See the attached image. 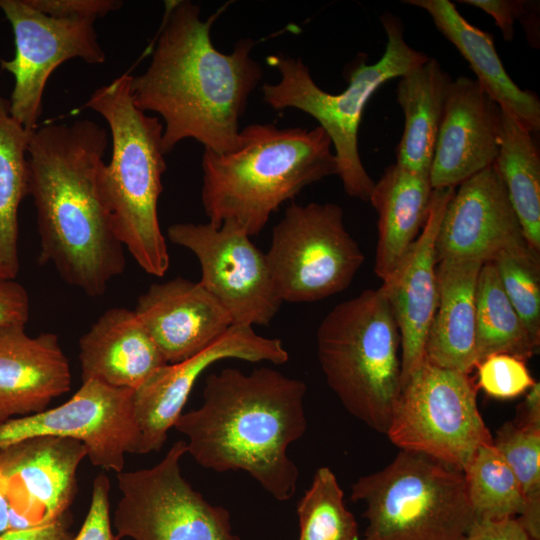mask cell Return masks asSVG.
<instances>
[{
    "mask_svg": "<svg viewBox=\"0 0 540 540\" xmlns=\"http://www.w3.org/2000/svg\"><path fill=\"white\" fill-rule=\"evenodd\" d=\"M134 311L168 364L195 356L233 325L228 311L199 282L180 276L152 284Z\"/></svg>",
    "mask_w": 540,
    "mask_h": 540,
    "instance_id": "20",
    "label": "cell"
},
{
    "mask_svg": "<svg viewBox=\"0 0 540 540\" xmlns=\"http://www.w3.org/2000/svg\"><path fill=\"white\" fill-rule=\"evenodd\" d=\"M305 394L303 381L272 368H225L206 378L202 405L182 413L174 428L202 467L247 472L286 501L297 487L298 468L287 449L307 429Z\"/></svg>",
    "mask_w": 540,
    "mask_h": 540,
    "instance_id": "3",
    "label": "cell"
},
{
    "mask_svg": "<svg viewBox=\"0 0 540 540\" xmlns=\"http://www.w3.org/2000/svg\"><path fill=\"white\" fill-rule=\"evenodd\" d=\"M451 76L435 58L400 77L397 102L405 125L396 150V163L429 174Z\"/></svg>",
    "mask_w": 540,
    "mask_h": 540,
    "instance_id": "26",
    "label": "cell"
},
{
    "mask_svg": "<svg viewBox=\"0 0 540 540\" xmlns=\"http://www.w3.org/2000/svg\"><path fill=\"white\" fill-rule=\"evenodd\" d=\"M0 9L12 26L15 40L14 57L1 60L2 69L15 78L10 114L33 131L41 116L46 83L60 64L73 58L89 64L105 61L94 26L96 19L51 17L26 0H0Z\"/></svg>",
    "mask_w": 540,
    "mask_h": 540,
    "instance_id": "13",
    "label": "cell"
},
{
    "mask_svg": "<svg viewBox=\"0 0 540 540\" xmlns=\"http://www.w3.org/2000/svg\"><path fill=\"white\" fill-rule=\"evenodd\" d=\"M131 76L123 74L96 89L85 107L108 123L111 160L98 170L101 200L115 234L148 274L161 277L170 256L158 218V200L166 171L163 124L134 104Z\"/></svg>",
    "mask_w": 540,
    "mask_h": 540,
    "instance_id": "5",
    "label": "cell"
},
{
    "mask_svg": "<svg viewBox=\"0 0 540 540\" xmlns=\"http://www.w3.org/2000/svg\"><path fill=\"white\" fill-rule=\"evenodd\" d=\"M492 443L513 471L522 491L524 509L517 517L531 540H540V426L506 422Z\"/></svg>",
    "mask_w": 540,
    "mask_h": 540,
    "instance_id": "31",
    "label": "cell"
},
{
    "mask_svg": "<svg viewBox=\"0 0 540 540\" xmlns=\"http://www.w3.org/2000/svg\"><path fill=\"white\" fill-rule=\"evenodd\" d=\"M224 359L278 365L287 362L289 354L280 339L261 336L250 326L232 325L195 356L160 367L133 390V413L140 434L139 454L161 450L199 376Z\"/></svg>",
    "mask_w": 540,
    "mask_h": 540,
    "instance_id": "15",
    "label": "cell"
},
{
    "mask_svg": "<svg viewBox=\"0 0 540 540\" xmlns=\"http://www.w3.org/2000/svg\"><path fill=\"white\" fill-rule=\"evenodd\" d=\"M326 382L344 408L386 434L402 386L401 339L379 287L335 306L317 330Z\"/></svg>",
    "mask_w": 540,
    "mask_h": 540,
    "instance_id": "7",
    "label": "cell"
},
{
    "mask_svg": "<svg viewBox=\"0 0 540 540\" xmlns=\"http://www.w3.org/2000/svg\"><path fill=\"white\" fill-rule=\"evenodd\" d=\"M501 107L468 76L452 80L429 178L433 189L453 187L492 166L499 151Z\"/></svg>",
    "mask_w": 540,
    "mask_h": 540,
    "instance_id": "18",
    "label": "cell"
},
{
    "mask_svg": "<svg viewBox=\"0 0 540 540\" xmlns=\"http://www.w3.org/2000/svg\"><path fill=\"white\" fill-rule=\"evenodd\" d=\"M462 540H531L517 518L475 520Z\"/></svg>",
    "mask_w": 540,
    "mask_h": 540,
    "instance_id": "39",
    "label": "cell"
},
{
    "mask_svg": "<svg viewBox=\"0 0 540 540\" xmlns=\"http://www.w3.org/2000/svg\"><path fill=\"white\" fill-rule=\"evenodd\" d=\"M33 131L10 114L9 100L0 97V279L19 272L18 209L29 195L28 147Z\"/></svg>",
    "mask_w": 540,
    "mask_h": 540,
    "instance_id": "28",
    "label": "cell"
},
{
    "mask_svg": "<svg viewBox=\"0 0 540 540\" xmlns=\"http://www.w3.org/2000/svg\"><path fill=\"white\" fill-rule=\"evenodd\" d=\"M502 252L539 254L526 242L506 187L492 165L462 182L446 205L436 239L442 260L493 261Z\"/></svg>",
    "mask_w": 540,
    "mask_h": 540,
    "instance_id": "17",
    "label": "cell"
},
{
    "mask_svg": "<svg viewBox=\"0 0 540 540\" xmlns=\"http://www.w3.org/2000/svg\"><path fill=\"white\" fill-rule=\"evenodd\" d=\"M38 11L56 18H99L122 6L119 0H26Z\"/></svg>",
    "mask_w": 540,
    "mask_h": 540,
    "instance_id": "36",
    "label": "cell"
},
{
    "mask_svg": "<svg viewBox=\"0 0 540 540\" xmlns=\"http://www.w3.org/2000/svg\"><path fill=\"white\" fill-rule=\"evenodd\" d=\"M463 473L475 520L517 518L522 514L520 485L493 443L481 446Z\"/></svg>",
    "mask_w": 540,
    "mask_h": 540,
    "instance_id": "30",
    "label": "cell"
},
{
    "mask_svg": "<svg viewBox=\"0 0 540 540\" xmlns=\"http://www.w3.org/2000/svg\"><path fill=\"white\" fill-rule=\"evenodd\" d=\"M351 499L365 506L360 540H462L475 521L463 471L403 450L357 479Z\"/></svg>",
    "mask_w": 540,
    "mask_h": 540,
    "instance_id": "8",
    "label": "cell"
},
{
    "mask_svg": "<svg viewBox=\"0 0 540 540\" xmlns=\"http://www.w3.org/2000/svg\"><path fill=\"white\" fill-rule=\"evenodd\" d=\"M455 189L433 190L429 215L421 233L380 286L400 334L402 381L425 358V345L438 303L436 239Z\"/></svg>",
    "mask_w": 540,
    "mask_h": 540,
    "instance_id": "19",
    "label": "cell"
},
{
    "mask_svg": "<svg viewBox=\"0 0 540 540\" xmlns=\"http://www.w3.org/2000/svg\"><path fill=\"white\" fill-rule=\"evenodd\" d=\"M335 203H292L265 253L282 302H315L345 290L364 262Z\"/></svg>",
    "mask_w": 540,
    "mask_h": 540,
    "instance_id": "10",
    "label": "cell"
},
{
    "mask_svg": "<svg viewBox=\"0 0 540 540\" xmlns=\"http://www.w3.org/2000/svg\"><path fill=\"white\" fill-rule=\"evenodd\" d=\"M477 389L469 374L424 358L402 381L386 435L400 450L464 471L493 439L478 408Z\"/></svg>",
    "mask_w": 540,
    "mask_h": 540,
    "instance_id": "9",
    "label": "cell"
},
{
    "mask_svg": "<svg viewBox=\"0 0 540 540\" xmlns=\"http://www.w3.org/2000/svg\"><path fill=\"white\" fill-rule=\"evenodd\" d=\"M429 174L389 165L374 183L369 202L378 215L374 272L386 280L421 233L433 194Z\"/></svg>",
    "mask_w": 540,
    "mask_h": 540,
    "instance_id": "25",
    "label": "cell"
},
{
    "mask_svg": "<svg viewBox=\"0 0 540 540\" xmlns=\"http://www.w3.org/2000/svg\"><path fill=\"white\" fill-rule=\"evenodd\" d=\"M490 15L506 41L514 38V24L522 21L533 1L524 0H460Z\"/></svg>",
    "mask_w": 540,
    "mask_h": 540,
    "instance_id": "37",
    "label": "cell"
},
{
    "mask_svg": "<svg viewBox=\"0 0 540 540\" xmlns=\"http://www.w3.org/2000/svg\"><path fill=\"white\" fill-rule=\"evenodd\" d=\"M82 382L135 390L168 364L134 310H106L79 340Z\"/></svg>",
    "mask_w": 540,
    "mask_h": 540,
    "instance_id": "22",
    "label": "cell"
},
{
    "mask_svg": "<svg viewBox=\"0 0 540 540\" xmlns=\"http://www.w3.org/2000/svg\"><path fill=\"white\" fill-rule=\"evenodd\" d=\"M298 540H360L353 514L346 508L337 477L328 467L316 470L297 504Z\"/></svg>",
    "mask_w": 540,
    "mask_h": 540,
    "instance_id": "32",
    "label": "cell"
},
{
    "mask_svg": "<svg viewBox=\"0 0 540 540\" xmlns=\"http://www.w3.org/2000/svg\"><path fill=\"white\" fill-rule=\"evenodd\" d=\"M240 146L217 154L204 149L201 199L209 223L239 224L259 234L270 216L305 187L338 174L326 132L253 123L240 132Z\"/></svg>",
    "mask_w": 540,
    "mask_h": 540,
    "instance_id": "4",
    "label": "cell"
},
{
    "mask_svg": "<svg viewBox=\"0 0 540 540\" xmlns=\"http://www.w3.org/2000/svg\"><path fill=\"white\" fill-rule=\"evenodd\" d=\"M539 255L502 252L493 260L508 300L537 346L540 345Z\"/></svg>",
    "mask_w": 540,
    "mask_h": 540,
    "instance_id": "33",
    "label": "cell"
},
{
    "mask_svg": "<svg viewBox=\"0 0 540 540\" xmlns=\"http://www.w3.org/2000/svg\"><path fill=\"white\" fill-rule=\"evenodd\" d=\"M29 311L30 302L26 289L14 280L0 279V327L25 326Z\"/></svg>",
    "mask_w": 540,
    "mask_h": 540,
    "instance_id": "38",
    "label": "cell"
},
{
    "mask_svg": "<svg viewBox=\"0 0 540 540\" xmlns=\"http://www.w3.org/2000/svg\"><path fill=\"white\" fill-rule=\"evenodd\" d=\"M109 491V478L104 473L97 475L92 483L88 513L72 540H119L112 530Z\"/></svg>",
    "mask_w": 540,
    "mask_h": 540,
    "instance_id": "35",
    "label": "cell"
},
{
    "mask_svg": "<svg viewBox=\"0 0 540 540\" xmlns=\"http://www.w3.org/2000/svg\"><path fill=\"white\" fill-rule=\"evenodd\" d=\"M108 145L91 120L36 128L28 147L41 264L88 296L104 294L126 267L124 246L101 200L97 176Z\"/></svg>",
    "mask_w": 540,
    "mask_h": 540,
    "instance_id": "2",
    "label": "cell"
},
{
    "mask_svg": "<svg viewBox=\"0 0 540 540\" xmlns=\"http://www.w3.org/2000/svg\"><path fill=\"white\" fill-rule=\"evenodd\" d=\"M171 242L190 250L201 267L199 283L228 311L233 325L268 326L281 304L265 253L234 221L220 227L176 223L167 229Z\"/></svg>",
    "mask_w": 540,
    "mask_h": 540,
    "instance_id": "12",
    "label": "cell"
},
{
    "mask_svg": "<svg viewBox=\"0 0 540 540\" xmlns=\"http://www.w3.org/2000/svg\"><path fill=\"white\" fill-rule=\"evenodd\" d=\"M484 263H437V308L429 329L425 358L432 364L470 374L478 364L475 344L476 288Z\"/></svg>",
    "mask_w": 540,
    "mask_h": 540,
    "instance_id": "24",
    "label": "cell"
},
{
    "mask_svg": "<svg viewBox=\"0 0 540 540\" xmlns=\"http://www.w3.org/2000/svg\"><path fill=\"white\" fill-rule=\"evenodd\" d=\"M520 418L522 423L540 426V384L535 382L526 392V397L521 404Z\"/></svg>",
    "mask_w": 540,
    "mask_h": 540,
    "instance_id": "41",
    "label": "cell"
},
{
    "mask_svg": "<svg viewBox=\"0 0 540 540\" xmlns=\"http://www.w3.org/2000/svg\"><path fill=\"white\" fill-rule=\"evenodd\" d=\"M477 387L496 399H512L528 391L536 382L524 360L510 354H492L476 366Z\"/></svg>",
    "mask_w": 540,
    "mask_h": 540,
    "instance_id": "34",
    "label": "cell"
},
{
    "mask_svg": "<svg viewBox=\"0 0 540 540\" xmlns=\"http://www.w3.org/2000/svg\"><path fill=\"white\" fill-rule=\"evenodd\" d=\"M132 395L131 389L84 381L60 406L1 423L0 448L34 436L71 438L85 445L94 466L119 473L125 454L140 452Z\"/></svg>",
    "mask_w": 540,
    "mask_h": 540,
    "instance_id": "14",
    "label": "cell"
},
{
    "mask_svg": "<svg viewBox=\"0 0 540 540\" xmlns=\"http://www.w3.org/2000/svg\"><path fill=\"white\" fill-rule=\"evenodd\" d=\"M11 529V506L3 480L0 477V535Z\"/></svg>",
    "mask_w": 540,
    "mask_h": 540,
    "instance_id": "42",
    "label": "cell"
},
{
    "mask_svg": "<svg viewBox=\"0 0 540 540\" xmlns=\"http://www.w3.org/2000/svg\"><path fill=\"white\" fill-rule=\"evenodd\" d=\"M425 10L436 28L469 63L480 87L532 134L540 130V101L508 75L495 49L493 35L469 23L449 0H404Z\"/></svg>",
    "mask_w": 540,
    "mask_h": 540,
    "instance_id": "23",
    "label": "cell"
},
{
    "mask_svg": "<svg viewBox=\"0 0 540 540\" xmlns=\"http://www.w3.org/2000/svg\"><path fill=\"white\" fill-rule=\"evenodd\" d=\"M70 389V365L56 334L31 337L24 325L0 327V424L40 413Z\"/></svg>",
    "mask_w": 540,
    "mask_h": 540,
    "instance_id": "21",
    "label": "cell"
},
{
    "mask_svg": "<svg viewBox=\"0 0 540 540\" xmlns=\"http://www.w3.org/2000/svg\"><path fill=\"white\" fill-rule=\"evenodd\" d=\"M170 3L149 66L131 76L134 104L164 120L165 154L186 139L217 154L232 152L241 144L240 119L249 97L263 77L251 56L255 42L241 39L223 53L210 35L222 9L202 20L199 5Z\"/></svg>",
    "mask_w": 540,
    "mask_h": 540,
    "instance_id": "1",
    "label": "cell"
},
{
    "mask_svg": "<svg viewBox=\"0 0 540 540\" xmlns=\"http://www.w3.org/2000/svg\"><path fill=\"white\" fill-rule=\"evenodd\" d=\"M475 344L478 363L498 353L526 361L539 349L508 300L493 261L484 263L478 275Z\"/></svg>",
    "mask_w": 540,
    "mask_h": 540,
    "instance_id": "29",
    "label": "cell"
},
{
    "mask_svg": "<svg viewBox=\"0 0 540 540\" xmlns=\"http://www.w3.org/2000/svg\"><path fill=\"white\" fill-rule=\"evenodd\" d=\"M501 177L529 247L540 254V155L532 133L501 108L499 151L493 164Z\"/></svg>",
    "mask_w": 540,
    "mask_h": 540,
    "instance_id": "27",
    "label": "cell"
},
{
    "mask_svg": "<svg viewBox=\"0 0 540 540\" xmlns=\"http://www.w3.org/2000/svg\"><path fill=\"white\" fill-rule=\"evenodd\" d=\"M85 456L82 442L49 435L0 448V477L11 506L10 530L44 526L67 513Z\"/></svg>",
    "mask_w": 540,
    "mask_h": 540,
    "instance_id": "16",
    "label": "cell"
},
{
    "mask_svg": "<svg viewBox=\"0 0 540 540\" xmlns=\"http://www.w3.org/2000/svg\"><path fill=\"white\" fill-rule=\"evenodd\" d=\"M184 440L155 466L117 473L121 498L114 512L118 539L240 540L227 509L210 504L182 476Z\"/></svg>",
    "mask_w": 540,
    "mask_h": 540,
    "instance_id": "11",
    "label": "cell"
},
{
    "mask_svg": "<svg viewBox=\"0 0 540 540\" xmlns=\"http://www.w3.org/2000/svg\"><path fill=\"white\" fill-rule=\"evenodd\" d=\"M380 21L387 35L382 57L374 64L355 59L348 69V86L341 93L322 90L300 58L280 53L266 59L278 71L279 81L262 86L263 102L270 108L298 109L319 123L334 147L337 175L345 192L362 201H369L375 183L364 168L358 149L359 126L366 104L385 82L402 77L429 58L405 41L400 18L384 13Z\"/></svg>",
    "mask_w": 540,
    "mask_h": 540,
    "instance_id": "6",
    "label": "cell"
},
{
    "mask_svg": "<svg viewBox=\"0 0 540 540\" xmlns=\"http://www.w3.org/2000/svg\"><path fill=\"white\" fill-rule=\"evenodd\" d=\"M71 522L72 517L68 511L56 521L44 526L9 530L0 535V540H72Z\"/></svg>",
    "mask_w": 540,
    "mask_h": 540,
    "instance_id": "40",
    "label": "cell"
}]
</instances>
